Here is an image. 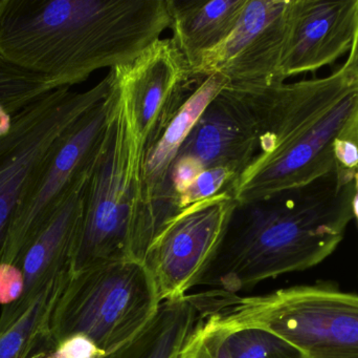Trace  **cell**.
I'll use <instances>...</instances> for the list:
<instances>
[{
    "label": "cell",
    "instance_id": "obj_15",
    "mask_svg": "<svg viewBox=\"0 0 358 358\" xmlns=\"http://www.w3.org/2000/svg\"><path fill=\"white\" fill-rule=\"evenodd\" d=\"M73 262L55 265L0 315V358H29L48 331L50 317L73 275Z\"/></svg>",
    "mask_w": 358,
    "mask_h": 358
},
{
    "label": "cell",
    "instance_id": "obj_6",
    "mask_svg": "<svg viewBox=\"0 0 358 358\" xmlns=\"http://www.w3.org/2000/svg\"><path fill=\"white\" fill-rule=\"evenodd\" d=\"M162 303L144 263L117 261L82 269L71 275L29 358L75 336L87 338L106 357L141 333Z\"/></svg>",
    "mask_w": 358,
    "mask_h": 358
},
{
    "label": "cell",
    "instance_id": "obj_9",
    "mask_svg": "<svg viewBox=\"0 0 358 358\" xmlns=\"http://www.w3.org/2000/svg\"><path fill=\"white\" fill-rule=\"evenodd\" d=\"M237 205L229 189L179 210L164 224L143 262L162 302L187 296Z\"/></svg>",
    "mask_w": 358,
    "mask_h": 358
},
{
    "label": "cell",
    "instance_id": "obj_7",
    "mask_svg": "<svg viewBox=\"0 0 358 358\" xmlns=\"http://www.w3.org/2000/svg\"><path fill=\"white\" fill-rule=\"evenodd\" d=\"M113 85L109 71L90 90L55 88L13 115L10 132L0 138V259L23 191L65 135L108 97Z\"/></svg>",
    "mask_w": 358,
    "mask_h": 358
},
{
    "label": "cell",
    "instance_id": "obj_22",
    "mask_svg": "<svg viewBox=\"0 0 358 358\" xmlns=\"http://www.w3.org/2000/svg\"><path fill=\"white\" fill-rule=\"evenodd\" d=\"M204 167L191 156H179L170 170L169 187L176 212V200L203 172Z\"/></svg>",
    "mask_w": 358,
    "mask_h": 358
},
{
    "label": "cell",
    "instance_id": "obj_18",
    "mask_svg": "<svg viewBox=\"0 0 358 358\" xmlns=\"http://www.w3.org/2000/svg\"><path fill=\"white\" fill-rule=\"evenodd\" d=\"M52 90L55 88L46 78L20 69L0 55V105L12 115Z\"/></svg>",
    "mask_w": 358,
    "mask_h": 358
},
{
    "label": "cell",
    "instance_id": "obj_17",
    "mask_svg": "<svg viewBox=\"0 0 358 358\" xmlns=\"http://www.w3.org/2000/svg\"><path fill=\"white\" fill-rule=\"evenodd\" d=\"M198 317L189 294L165 301L141 333L103 358H178Z\"/></svg>",
    "mask_w": 358,
    "mask_h": 358
},
{
    "label": "cell",
    "instance_id": "obj_28",
    "mask_svg": "<svg viewBox=\"0 0 358 358\" xmlns=\"http://www.w3.org/2000/svg\"><path fill=\"white\" fill-rule=\"evenodd\" d=\"M357 140H358V121H357Z\"/></svg>",
    "mask_w": 358,
    "mask_h": 358
},
{
    "label": "cell",
    "instance_id": "obj_3",
    "mask_svg": "<svg viewBox=\"0 0 358 358\" xmlns=\"http://www.w3.org/2000/svg\"><path fill=\"white\" fill-rule=\"evenodd\" d=\"M227 90L258 138V153L231 187L238 204L325 176L336 167V139L357 137L358 81L343 67L319 79Z\"/></svg>",
    "mask_w": 358,
    "mask_h": 358
},
{
    "label": "cell",
    "instance_id": "obj_16",
    "mask_svg": "<svg viewBox=\"0 0 358 358\" xmlns=\"http://www.w3.org/2000/svg\"><path fill=\"white\" fill-rule=\"evenodd\" d=\"M248 0H168L172 41L191 67L235 29ZM194 77V76H193Z\"/></svg>",
    "mask_w": 358,
    "mask_h": 358
},
{
    "label": "cell",
    "instance_id": "obj_8",
    "mask_svg": "<svg viewBox=\"0 0 358 358\" xmlns=\"http://www.w3.org/2000/svg\"><path fill=\"white\" fill-rule=\"evenodd\" d=\"M113 104V85L108 97L69 130L31 179L17 205L0 263L18 266L27 246L78 179L90 170L104 139Z\"/></svg>",
    "mask_w": 358,
    "mask_h": 358
},
{
    "label": "cell",
    "instance_id": "obj_25",
    "mask_svg": "<svg viewBox=\"0 0 358 358\" xmlns=\"http://www.w3.org/2000/svg\"><path fill=\"white\" fill-rule=\"evenodd\" d=\"M343 69H344L347 73L350 74V75L358 81V20L352 48H351L348 59H347L345 64L343 65Z\"/></svg>",
    "mask_w": 358,
    "mask_h": 358
},
{
    "label": "cell",
    "instance_id": "obj_10",
    "mask_svg": "<svg viewBox=\"0 0 358 358\" xmlns=\"http://www.w3.org/2000/svg\"><path fill=\"white\" fill-rule=\"evenodd\" d=\"M289 0H248L231 35L200 59L195 79L219 74L237 88L283 83L280 73Z\"/></svg>",
    "mask_w": 358,
    "mask_h": 358
},
{
    "label": "cell",
    "instance_id": "obj_11",
    "mask_svg": "<svg viewBox=\"0 0 358 358\" xmlns=\"http://www.w3.org/2000/svg\"><path fill=\"white\" fill-rule=\"evenodd\" d=\"M134 128L147 151L185 104L195 79L171 38L159 39L129 64L113 69Z\"/></svg>",
    "mask_w": 358,
    "mask_h": 358
},
{
    "label": "cell",
    "instance_id": "obj_1",
    "mask_svg": "<svg viewBox=\"0 0 358 358\" xmlns=\"http://www.w3.org/2000/svg\"><path fill=\"white\" fill-rule=\"evenodd\" d=\"M355 174L336 167L304 186L238 204L191 289L238 294L325 261L355 218Z\"/></svg>",
    "mask_w": 358,
    "mask_h": 358
},
{
    "label": "cell",
    "instance_id": "obj_24",
    "mask_svg": "<svg viewBox=\"0 0 358 358\" xmlns=\"http://www.w3.org/2000/svg\"><path fill=\"white\" fill-rule=\"evenodd\" d=\"M334 151L338 170L353 174L358 172L357 137H342L336 139Z\"/></svg>",
    "mask_w": 358,
    "mask_h": 358
},
{
    "label": "cell",
    "instance_id": "obj_19",
    "mask_svg": "<svg viewBox=\"0 0 358 358\" xmlns=\"http://www.w3.org/2000/svg\"><path fill=\"white\" fill-rule=\"evenodd\" d=\"M227 334L231 358H306L294 345L267 330L248 328Z\"/></svg>",
    "mask_w": 358,
    "mask_h": 358
},
{
    "label": "cell",
    "instance_id": "obj_4",
    "mask_svg": "<svg viewBox=\"0 0 358 358\" xmlns=\"http://www.w3.org/2000/svg\"><path fill=\"white\" fill-rule=\"evenodd\" d=\"M145 158L113 73V104L90 172L73 273L117 261L144 262L151 245L143 191Z\"/></svg>",
    "mask_w": 358,
    "mask_h": 358
},
{
    "label": "cell",
    "instance_id": "obj_23",
    "mask_svg": "<svg viewBox=\"0 0 358 358\" xmlns=\"http://www.w3.org/2000/svg\"><path fill=\"white\" fill-rule=\"evenodd\" d=\"M24 287V275L20 267L0 263V304L6 306L16 302Z\"/></svg>",
    "mask_w": 358,
    "mask_h": 358
},
{
    "label": "cell",
    "instance_id": "obj_26",
    "mask_svg": "<svg viewBox=\"0 0 358 358\" xmlns=\"http://www.w3.org/2000/svg\"><path fill=\"white\" fill-rule=\"evenodd\" d=\"M12 113L6 107L0 105V138L10 132V128H12Z\"/></svg>",
    "mask_w": 358,
    "mask_h": 358
},
{
    "label": "cell",
    "instance_id": "obj_12",
    "mask_svg": "<svg viewBox=\"0 0 358 358\" xmlns=\"http://www.w3.org/2000/svg\"><path fill=\"white\" fill-rule=\"evenodd\" d=\"M358 0H289L282 79L315 71L350 52Z\"/></svg>",
    "mask_w": 358,
    "mask_h": 358
},
{
    "label": "cell",
    "instance_id": "obj_14",
    "mask_svg": "<svg viewBox=\"0 0 358 358\" xmlns=\"http://www.w3.org/2000/svg\"><path fill=\"white\" fill-rule=\"evenodd\" d=\"M258 153V138L245 111L223 90L200 116L179 156H191L204 170L225 167L238 177Z\"/></svg>",
    "mask_w": 358,
    "mask_h": 358
},
{
    "label": "cell",
    "instance_id": "obj_5",
    "mask_svg": "<svg viewBox=\"0 0 358 358\" xmlns=\"http://www.w3.org/2000/svg\"><path fill=\"white\" fill-rule=\"evenodd\" d=\"M189 298L201 321L227 333L257 328L287 340L306 358H358V294L315 285L256 296L210 289Z\"/></svg>",
    "mask_w": 358,
    "mask_h": 358
},
{
    "label": "cell",
    "instance_id": "obj_2",
    "mask_svg": "<svg viewBox=\"0 0 358 358\" xmlns=\"http://www.w3.org/2000/svg\"><path fill=\"white\" fill-rule=\"evenodd\" d=\"M168 29V0H0V55L55 88L134 62Z\"/></svg>",
    "mask_w": 358,
    "mask_h": 358
},
{
    "label": "cell",
    "instance_id": "obj_20",
    "mask_svg": "<svg viewBox=\"0 0 358 358\" xmlns=\"http://www.w3.org/2000/svg\"><path fill=\"white\" fill-rule=\"evenodd\" d=\"M238 174L225 167L208 168L176 200V209L181 210L198 202L229 191Z\"/></svg>",
    "mask_w": 358,
    "mask_h": 358
},
{
    "label": "cell",
    "instance_id": "obj_13",
    "mask_svg": "<svg viewBox=\"0 0 358 358\" xmlns=\"http://www.w3.org/2000/svg\"><path fill=\"white\" fill-rule=\"evenodd\" d=\"M229 85L219 74L206 76L194 88L163 136L147 151L144 164L145 216L152 243L162 227L178 214L170 193V170L185 139L206 107Z\"/></svg>",
    "mask_w": 358,
    "mask_h": 358
},
{
    "label": "cell",
    "instance_id": "obj_21",
    "mask_svg": "<svg viewBox=\"0 0 358 358\" xmlns=\"http://www.w3.org/2000/svg\"><path fill=\"white\" fill-rule=\"evenodd\" d=\"M227 332L198 317L197 324L183 345L178 358H231Z\"/></svg>",
    "mask_w": 358,
    "mask_h": 358
},
{
    "label": "cell",
    "instance_id": "obj_27",
    "mask_svg": "<svg viewBox=\"0 0 358 358\" xmlns=\"http://www.w3.org/2000/svg\"><path fill=\"white\" fill-rule=\"evenodd\" d=\"M355 185H357V191H355V199H353V214L358 221V172L355 174Z\"/></svg>",
    "mask_w": 358,
    "mask_h": 358
}]
</instances>
